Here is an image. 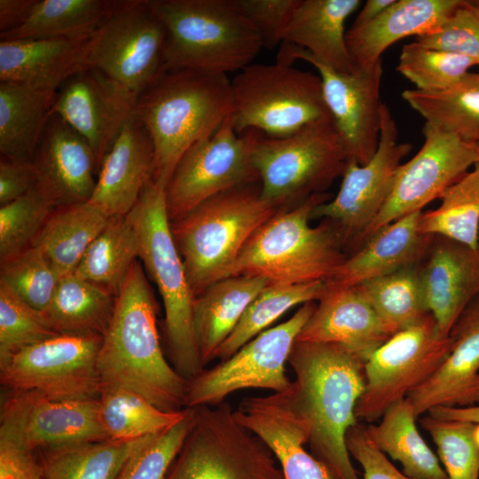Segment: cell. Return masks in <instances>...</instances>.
I'll list each match as a JSON object with an SVG mask.
<instances>
[{
	"mask_svg": "<svg viewBox=\"0 0 479 479\" xmlns=\"http://www.w3.org/2000/svg\"><path fill=\"white\" fill-rule=\"evenodd\" d=\"M287 362L295 379L279 394L305 424L312 455L334 479H360L346 435L358 422L355 409L365 387V361L339 344L295 342Z\"/></svg>",
	"mask_w": 479,
	"mask_h": 479,
	"instance_id": "obj_1",
	"label": "cell"
},
{
	"mask_svg": "<svg viewBox=\"0 0 479 479\" xmlns=\"http://www.w3.org/2000/svg\"><path fill=\"white\" fill-rule=\"evenodd\" d=\"M155 302L137 260L118 291L99 348L98 369L102 388L131 390L162 411L177 412L185 408L188 381L164 357Z\"/></svg>",
	"mask_w": 479,
	"mask_h": 479,
	"instance_id": "obj_2",
	"label": "cell"
},
{
	"mask_svg": "<svg viewBox=\"0 0 479 479\" xmlns=\"http://www.w3.org/2000/svg\"><path fill=\"white\" fill-rule=\"evenodd\" d=\"M232 109L227 75L166 71L137 97L135 111L153 144V180L166 185L185 153L212 136Z\"/></svg>",
	"mask_w": 479,
	"mask_h": 479,
	"instance_id": "obj_3",
	"label": "cell"
},
{
	"mask_svg": "<svg viewBox=\"0 0 479 479\" xmlns=\"http://www.w3.org/2000/svg\"><path fill=\"white\" fill-rule=\"evenodd\" d=\"M314 194L281 208L250 238L227 273L259 277L269 284L327 282L347 258L337 229L328 221L310 224L314 208L330 199Z\"/></svg>",
	"mask_w": 479,
	"mask_h": 479,
	"instance_id": "obj_4",
	"label": "cell"
},
{
	"mask_svg": "<svg viewBox=\"0 0 479 479\" xmlns=\"http://www.w3.org/2000/svg\"><path fill=\"white\" fill-rule=\"evenodd\" d=\"M165 28L166 71L240 72L263 47L237 0H150Z\"/></svg>",
	"mask_w": 479,
	"mask_h": 479,
	"instance_id": "obj_5",
	"label": "cell"
},
{
	"mask_svg": "<svg viewBox=\"0 0 479 479\" xmlns=\"http://www.w3.org/2000/svg\"><path fill=\"white\" fill-rule=\"evenodd\" d=\"M279 210L261 197L256 182L221 192L170 222L194 297L226 278L250 238Z\"/></svg>",
	"mask_w": 479,
	"mask_h": 479,
	"instance_id": "obj_6",
	"label": "cell"
},
{
	"mask_svg": "<svg viewBox=\"0 0 479 479\" xmlns=\"http://www.w3.org/2000/svg\"><path fill=\"white\" fill-rule=\"evenodd\" d=\"M165 187L162 183L150 181L128 216L139 240L138 259L162 298L165 336L171 365L189 381L204 368L193 331L194 294L172 237Z\"/></svg>",
	"mask_w": 479,
	"mask_h": 479,
	"instance_id": "obj_7",
	"label": "cell"
},
{
	"mask_svg": "<svg viewBox=\"0 0 479 479\" xmlns=\"http://www.w3.org/2000/svg\"><path fill=\"white\" fill-rule=\"evenodd\" d=\"M252 160L261 197L281 209L326 192L342 176L349 156L333 120H327L284 137H269L258 131Z\"/></svg>",
	"mask_w": 479,
	"mask_h": 479,
	"instance_id": "obj_8",
	"label": "cell"
},
{
	"mask_svg": "<svg viewBox=\"0 0 479 479\" xmlns=\"http://www.w3.org/2000/svg\"><path fill=\"white\" fill-rule=\"evenodd\" d=\"M232 119L239 135L255 130L284 137L315 122L333 120L321 79L291 65L250 64L231 80Z\"/></svg>",
	"mask_w": 479,
	"mask_h": 479,
	"instance_id": "obj_9",
	"label": "cell"
},
{
	"mask_svg": "<svg viewBox=\"0 0 479 479\" xmlns=\"http://www.w3.org/2000/svg\"><path fill=\"white\" fill-rule=\"evenodd\" d=\"M193 425L163 479H284L269 447L232 406L195 407Z\"/></svg>",
	"mask_w": 479,
	"mask_h": 479,
	"instance_id": "obj_10",
	"label": "cell"
},
{
	"mask_svg": "<svg viewBox=\"0 0 479 479\" xmlns=\"http://www.w3.org/2000/svg\"><path fill=\"white\" fill-rule=\"evenodd\" d=\"M452 348L428 314L419 323L394 334L365 362V387L355 415L373 422L395 403L424 383L441 366Z\"/></svg>",
	"mask_w": 479,
	"mask_h": 479,
	"instance_id": "obj_11",
	"label": "cell"
},
{
	"mask_svg": "<svg viewBox=\"0 0 479 479\" xmlns=\"http://www.w3.org/2000/svg\"><path fill=\"white\" fill-rule=\"evenodd\" d=\"M316 305L314 302L302 304L289 319L260 333L229 358L202 369L188 381L185 408L218 405L244 389L286 391L291 385L285 373L286 362Z\"/></svg>",
	"mask_w": 479,
	"mask_h": 479,
	"instance_id": "obj_12",
	"label": "cell"
},
{
	"mask_svg": "<svg viewBox=\"0 0 479 479\" xmlns=\"http://www.w3.org/2000/svg\"><path fill=\"white\" fill-rule=\"evenodd\" d=\"M103 336L58 334L0 361L8 390H34L54 399L98 398V356Z\"/></svg>",
	"mask_w": 479,
	"mask_h": 479,
	"instance_id": "obj_13",
	"label": "cell"
},
{
	"mask_svg": "<svg viewBox=\"0 0 479 479\" xmlns=\"http://www.w3.org/2000/svg\"><path fill=\"white\" fill-rule=\"evenodd\" d=\"M165 28L150 0H122L89 39L85 66L139 96L165 72Z\"/></svg>",
	"mask_w": 479,
	"mask_h": 479,
	"instance_id": "obj_14",
	"label": "cell"
},
{
	"mask_svg": "<svg viewBox=\"0 0 479 479\" xmlns=\"http://www.w3.org/2000/svg\"><path fill=\"white\" fill-rule=\"evenodd\" d=\"M257 133L250 130L239 135L230 114L212 136L185 153L165 187L170 222L221 192L259 182L252 160Z\"/></svg>",
	"mask_w": 479,
	"mask_h": 479,
	"instance_id": "obj_15",
	"label": "cell"
},
{
	"mask_svg": "<svg viewBox=\"0 0 479 479\" xmlns=\"http://www.w3.org/2000/svg\"><path fill=\"white\" fill-rule=\"evenodd\" d=\"M411 150V144L398 141L397 123L382 103L375 154L365 165L348 160L338 193L332 200L318 205L312 218L330 222L337 229L344 247L353 250L386 204L402 160Z\"/></svg>",
	"mask_w": 479,
	"mask_h": 479,
	"instance_id": "obj_16",
	"label": "cell"
},
{
	"mask_svg": "<svg viewBox=\"0 0 479 479\" xmlns=\"http://www.w3.org/2000/svg\"><path fill=\"white\" fill-rule=\"evenodd\" d=\"M422 133L421 148L400 165L386 204L359 238L353 252L382 227L422 211L479 161L474 144L426 122Z\"/></svg>",
	"mask_w": 479,
	"mask_h": 479,
	"instance_id": "obj_17",
	"label": "cell"
},
{
	"mask_svg": "<svg viewBox=\"0 0 479 479\" xmlns=\"http://www.w3.org/2000/svg\"><path fill=\"white\" fill-rule=\"evenodd\" d=\"M0 439L38 452L109 437L98 398L54 399L34 390H8L1 404Z\"/></svg>",
	"mask_w": 479,
	"mask_h": 479,
	"instance_id": "obj_18",
	"label": "cell"
},
{
	"mask_svg": "<svg viewBox=\"0 0 479 479\" xmlns=\"http://www.w3.org/2000/svg\"><path fill=\"white\" fill-rule=\"evenodd\" d=\"M311 64L321 79L323 96L349 160L365 165L375 154L380 140V87L382 60L367 68L338 72L310 58L302 48L282 43L278 62Z\"/></svg>",
	"mask_w": 479,
	"mask_h": 479,
	"instance_id": "obj_19",
	"label": "cell"
},
{
	"mask_svg": "<svg viewBox=\"0 0 479 479\" xmlns=\"http://www.w3.org/2000/svg\"><path fill=\"white\" fill-rule=\"evenodd\" d=\"M137 95L94 67L72 75L57 91L51 115H58L92 148L99 169L117 136L135 114Z\"/></svg>",
	"mask_w": 479,
	"mask_h": 479,
	"instance_id": "obj_20",
	"label": "cell"
},
{
	"mask_svg": "<svg viewBox=\"0 0 479 479\" xmlns=\"http://www.w3.org/2000/svg\"><path fill=\"white\" fill-rule=\"evenodd\" d=\"M449 335L452 348L447 358L405 397L417 418L436 406L479 404V295L464 308Z\"/></svg>",
	"mask_w": 479,
	"mask_h": 479,
	"instance_id": "obj_21",
	"label": "cell"
},
{
	"mask_svg": "<svg viewBox=\"0 0 479 479\" xmlns=\"http://www.w3.org/2000/svg\"><path fill=\"white\" fill-rule=\"evenodd\" d=\"M37 185L56 208L89 201L98 169L89 143L58 115H51L33 159Z\"/></svg>",
	"mask_w": 479,
	"mask_h": 479,
	"instance_id": "obj_22",
	"label": "cell"
},
{
	"mask_svg": "<svg viewBox=\"0 0 479 479\" xmlns=\"http://www.w3.org/2000/svg\"><path fill=\"white\" fill-rule=\"evenodd\" d=\"M318 302L296 342L339 344L365 362L393 335L357 287H327Z\"/></svg>",
	"mask_w": 479,
	"mask_h": 479,
	"instance_id": "obj_23",
	"label": "cell"
},
{
	"mask_svg": "<svg viewBox=\"0 0 479 479\" xmlns=\"http://www.w3.org/2000/svg\"><path fill=\"white\" fill-rule=\"evenodd\" d=\"M153 168L151 136L135 114L104 157L89 201L109 217L127 215L153 180Z\"/></svg>",
	"mask_w": 479,
	"mask_h": 479,
	"instance_id": "obj_24",
	"label": "cell"
},
{
	"mask_svg": "<svg viewBox=\"0 0 479 479\" xmlns=\"http://www.w3.org/2000/svg\"><path fill=\"white\" fill-rule=\"evenodd\" d=\"M234 417L269 447L284 479H334L326 467L305 450L309 440L305 424L279 393L243 399Z\"/></svg>",
	"mask_w": 479,
	"mask_h": 479,
	"instance_id": "obj_25",
	"label": "cell"
},
{
	"mask_svg": "<svg viewBox=\"0 0 479 479\" xmlns=\"http://www.w3.org/2000/svg\"><path fill=\"white\" fill-rule=\"evenodd\" d=\"M420 272L428 309L439 331L449 335L464 308L479 295V246L435 236Z\"/></svg>",
	"mask_w": 479,
	"mask_h": 479,
	"instance_id": "obj_26",
	"label": "cell"
},
{
	"mask_svg": "<svg viewBox=\"0 0 479 479\" xmlns=\"http://www.w3.org/2000/svg\"><path fill=\"white\" fill-rule=\"evenodd\" d=\"M422 212L410 214L380 229L347 256L326 282L327 287H356L401 269L421 264L435 238L419 231Z\"/></svg>",
	"mask_w": 479,
	"mask_h": 479,
	"instance_id": "obj_27",
	"label": "cell"
},
{
	"mask_svg": "<svg viewBox=\"0 0 479 479\" xmlns=\"http://www.w3.org/2000/svg\"><path fill=\"white\" fill-rule=\"evenodd\" d=\"M461 0H395L379 17L346 32L349 52L357 67L367 68L381 60L394 43L437 29Z\"/></svg>",
	"mask_w": 479,
	"mask_h": 479,
	"instance_id": "obj_28",
	"label": "cell"
},
{
	"mask_svg": "<svg viewBox=\"0 0 479 479\" xmlns=\"http://www.w3.org/2000/svg\"><path fill=\"white\" fill-rule=\"evenodd\" d=\"M89 39L1 40L0 81L57 92L72 75L87 67Z\"/></svg>",
	"mask_w": 479,
	"mask_h": 479,
	"instance_id": "obj_29",
	"label": "cell"
},
{
	"mask_svg": "<svg viewBox=\"0 0 479 479\" xmlns=\"http://www.w3.org/2000/svg\"><path fill=\"white\" fill-rule=\"evenodd\" d=\"M359 0H299L283 43L338 72L357 69L346 43L345 21Z\"/></svg>",
	"mask_w": 479,
	"mask_h": 479,
	"instance_id": "obj_30",
	"label": "cell"
},
{
	"mask_svg": "<svg viewBox=\"0 0 479 479\" xmlns=\"http://www.w3.org/2000/svg\"><path fill=\"white\" fill-rule=\"evenodd\" d=\"M267 285L263 278L232 276L212 283L194 297L193 331L203 368L216 358L221 344Z\"/></svg>",
	"mask_w": 479,
	"mask_h": 479,
	"instance_id": "obj_31",
	"label": "cell"
},
{
	"mask_svg": "<svg viewBox=\"0 0 479 479\" xmlns=\"http://www.w3.org/2000/svg\"><path fill=\"white\" fill-rule=\"evenodd\" d=\"M57 92L0 81L1 157L33 161Z\"/></svg>",
	"mask_w": 479,
	"mask_h": 479,
	"instance_id": "obj_32",
	"label": "cell"
},
{
	"mask_svg": "<svg viewBox=\"0 0 479 479\" xmlns=\"http://www.w3.org/2000/svg\"><path fill=\"white\" fill-rule=\"evenodd\" d=\"M116 298L109 288L71 273L59 279L42 313L57 334L103 336L113 318Z\"/></svg>",
	"mask_w": 479,
	"mask_h": 479,
	"instance_id": "obj_33",
	"label": "cell"
},
{
	"mask_svg": "<svg viewBox=\"0 0 479 479\" xmlns=\"http://www.w3.org/2000/svg\"><path fill=\"white\" fill-rule=\"evenodd\" d=\"M90 201L55 208L35 240L59 277L74 273L86 250L108 221Z\"/></svg>",
	"mask_w": 479,
	"mask_h": 479,
	"instance_id": "obj_34",
	"label": "cell"
},
{
	"mask_svg": "<svg viewBox=\"0 0 479 479\" xmlns=\"http://www.w3.org/2000/svg\"><path fill=\"white\" fill-rule=\"evenodd\" d=\"M122 0H35L25 21L0 34L1 40L65 38L86 40Z\"/></svg>",
	"mask_w": 479,
	"mask_h": 479,
	"instance_id": "obj_35",
	"label": "cell"
},
{
	"mask_svg": "<svg viewBox=\"0 0 479 479\" xmlns=\"http://www.w3.org/2000/svg\"><path fill=\"white\" fill-rule=\"evenodd\" d=\"M377 425L366 426L376 447L398 461L403 473L414 479H448L438 457L419 432L412 404L406 398L393 404Z\"/></svg>",
	"mask_w": 479,
	"mask_h": 479,
	"instance_id": "obj_36",
	"label": "cell"
},
{
	"mask_svg": "<svg viewBox=\"0 0 479 479\" xmlns=\"http://www.w3.org/2000/svg\"><path fill=\"white\" fill-rule=\"evenodd\" d=\"M402 98L428 123L469 144H479V72L442 90H405Z\"/></svg>",
	"mask_w": 479,
	"mask_h": 479,
	"instance_id": "obj_37",
	"label": "cell"
},
{
	"mask_svg": "<svg viewBox=\"0 0 479 479\" xmlns=\"http://www.w3.org/2000/svg\"><path fill=\"white\" fill-rule=\"evenodd\" d=\"M145 437L84 442L38 451L42 479H115Z\"/></svg>",
	"mask_w": 479,
	"mask_h": 479,
	"instance_id": "obj_38",
	"label": "cell"
},
{
	"mask_svg": "<svg viewBox=\"0 0 479 479\" xmlns=\"http://www.w3.org/2000/svg\"><path fill=\"white\" fill-rule=\"evenodd\" d=\"M139 255V240L128 214L110 216L91 242L74 274L116 294Z\"/></svg>",
	"mask_w": 479,
	"mask_h": 479,
	"instance_id": "obj_39",
	"label": "cell"
},
{
	"mask_svg": "<svg viewBox=\"0 0 479 479\" xmlns=\"http://www.w3.org/2000/svg\"><path fill=\"white\" fill-rule=\"evenodd\" d=\"M420 266H409L356 286L393 334L430 314Z\"/></svg>",
	"mask_w": 479,
	"mask_h": 479,
	"instance_id": "obj_40",
	"label": "cell"
},
{
	"mask_svg": "<svg viewBox=\"0 0 479 479\" xmlns=\"http://www.w3.org/2000/svg\"><path fill=\"white\" fill-rule=\"evenodd\" d=\"M327 289L325 281L302 284H269L254 299L239 323L221 344L216 358H229L243 345L291 308L318 301Z\"/></svg>",
	"mask_w": 479,
	"mask_h": 479,
	"instance_id": "obj_41",
	"label": "cell"
},
{
	"mask_svg": "<svg viewBox=\"0 0 479 479\" xmlns=\"http://www.w3.org/2000/svg\"><path fill=\"white\" fill-rule=\"evenodd\" d=\"M473 167L443 192L436 208L422 212L421 233L479 246V161Z\"/></svg>",
	"mask_w": 479,
	"mask_h": 479,
	"instance_id": "obj_42",
	"label": "cell"
},
{
	"mask_svg": "<svg viewBox=\"0 0 479 479\" xmlns=\"http://www.w3.org/2000/svg\"><path fill=\"white\" fill-rule=\"evenodd\" d=\"M104 428L113 440H133L159 434L179 421L185 408L162 411L141 395L120 388H102L98 397Z\"/></svg>",
	"mask_w": 479,
	"mask_h": 479,
	"instance_id": "obj_43",
	"label": "cell"
},
{
	"mask_svg": "<svg viewBox=\"0 0 479 479\" xmlns=\"http://www.w3.org/2000/svg\"><path fill=\"white\" fill-rule=\"evenodd\" d=\"M478 63L464 55L428 48L417 41L402 47L397 70L423 91L448 89Z\"/></svg>",
	"mask_w": 479,
	"mask_h": 479,
	"instance_id": "obj_44",
	"label": "cell"
},
{
	"mask_svg": "<svg viewBox=\"0 0 479 479\" xmlns=\"http://www.w3.org/2000/svg\"><path fill=\"white\" fill-rule=\"evenodd\" d=\"M56 208L49 196L36 185L20 198L0 208V262L27 248Z\"/></svg>",
	"mask_w": 479,
	"mask_h": 479,
	"instance_id": "obj_45",
	"label": "cell"
},
{
	"mask_svg": "<svg viewBox=\"0 0 479 479\" xmlns=\"http://www.w3.org/2000/svg\"><path fill=\"white\" fill-rule=\"evenodd\" d=\"M420 422L436 445L448 479H479V448L473 438L474 423L428 413Z\"/></svg>",
	"mask_w": 479,
	"mask_h": 479,
	"instance_id": "obj_46",
	"label": "cell"
},
{
	"mask_svg": "<svg viewBox=\"0 0 479 479\" xmlns=\"http://www.w3.org/2000/svg\"><path fill=\"white\" fill-rule=\"evenodd\" d=\"M195 415V408H185L184 416L175 425L146 436L129 456L115 479H163L191 430Z\"/></svg>",
	"mask_w": 479,
	"mask_h": 479,
	"instance_id": "obj_47",
	"label": "cell"
},
{
	"mask_svg": "<svg viewBox=\"0 0 479 479\" xmlns=\"http://www.w3.org/2000/svg\"><path fill=\"white\" fill-rule=\"evenodd\" d=\"M59 280V277L35 247L1 263L0 282L40 312L51 302Z\"/></svg>",
	"mask_w": 479,
	"mask_h": 479,
	"instance_id": "obj_48",
	"label": "cell"
},
{
	"mask_svg": "<svg viewBox=\"0 0 479 479\" xmlns=\"http://www.w3.org/2000/svg\"><path fill=\"white\" fill-rule=\"evenodd\" d=\"M56 334L42 312L25 303L0 282V361Z\"/></svg>",
	"mask_w": 479,
	"mask_h": 479,
	"instance_id": "obj_49",
	"label": "cell"
},
{
	"mask_svg": "<svg viewBox=\"0 0 479 479\" xmlns=\"http://www.w3.org/2000/svg\"><path fill=\"white\" fill-rule=\"evenodd\" d=\"M416 38L428 48L471 58L479 66V7L473 1L461 0L437 29Z\"/></svg>",
	"mask_w": 479,
	"mask_h": 479,
	"instance_id": "obj_50",
	"label": "cell"
},
{
	"mask_svg": "<svg viewBox=\"0 0 479 479\" xmlns=\"http://www.w3.org/2000/svg\"><path fill=\"white\" fill-rule=\"evenodd\" d=\"M261 37L263 47L282 44L299 0H237Z\"/></svg>",
	"mask_w": 479,
	"mask_h": 479,
	"instance_id": "obj_51",
	"label": "cell"
},
{
	"mask_svg": "<svg viewBox=\"0 0 479 479\" xmlns=\"http://www.w3.org/2000/svg\"><path fill=\"white\" fill-rule=\"evenodd\" d=\"M346 445L363 468L364 479H414L399 471L372 442L366 426L357 422L346 435Z\"/></svg>",
	"mask_w": 479,
	"mask_h": 479,
	"instance_id": "obj_52",
	"label": "cell"
},
{
	"mask_svg": "<svg viewBox=\"0 0 479 479\" xmlns=\"http://www.w3.org/2000/svg\"><path fill=\"white\" fill-rule=\"evenodd\" d=\"M37 183L38 174L33 161H16L1 157L0 206L20 198Z\"/></svg>",
	"mask_w": 479,
	"mask_h": 479,
	"instance_id": "obj_53",
	"label": "cell"
},
{
	"mask_svg": "<svg viewBox=\"0 0 479 479\" xmlns=\"http://www.w3.org/2000/svg\"><path fill=\"white\" fill-rule=\"evenodd\" d=\"M0 479H42L37 452L0 439Z\"/></svg>",
	"mask_w": 479,
	"mask_h": 479,
	"instance_id": "obj_54",
	"label": "cell"
},
{
	"mask_svg": "<svg viewBox=\"0 0 479 479\" xmlns=\"http://www.w3.org/2000/svg\"><path fill=\"white\" fill-rule=\"evenodd\" d=\"M35 0H0V34L19 27L28 16Z\"/></svg>",
	"mask_w": 479,
	"mask_h": 479,
	"instance_id": "obj_55",
	"label": "cell"
},
{
	"mask_svg": "<svg viewBox=\"0 0 479 479\" xmlns=\"http://www.w3.org/2000/svg\"><path fill=\"white\" fill-rule=\"evenodd\" d=\"M428 413L440 419L479 422V404L466 407L436 406L430 409Z\"/></svg>",
	"mask_w": 479,
	"mask_h": 479,
	"instance_id": "obj_56",
	"label": "cell"
},
{
	"mask_svg": "<svg viewBox=\"0 0 479 479\" xmlns=\"http://www.w3.org/2000/svg\"><path fill=\"white\" fill-rule=\"evenodd\" d=\"M395 0H368L356 17L352 27L364 26L379 17Z\"/></svg>",
	"mask_w": 479,
	"mask_h": 479,
	"instance_id": "obj_57",
	"label": "cell"
},
{
	"mask_svg": "<svg viewBox=\"0 0 479 479\" xmlns=\"http://www.w3.org/2000/svg\"><path fill=\"white\" fill-rule=\"evenodd\" d=\"M473 438L476 446L479 448V422L474 423Z\"/></svg>",
	"mask_w": 479,
	"mask_h": 479,
	"instance_id": "obj_58",
	"label": "cell"
},
{
	"mask_svg": "<svg viewBox=\"0 0 479 479\" xmlns=\"http://www.w3.org/2000/svg\"><path fill=\"white\" fill-rule=\"evenodd\" d=\"M479 156V144H474Z\"/></svg>",
	"mask_w": 479,
	"mask_h": 479,
	"instance_id": "obj_59",
	"label": "cell"
}]
</instances>
